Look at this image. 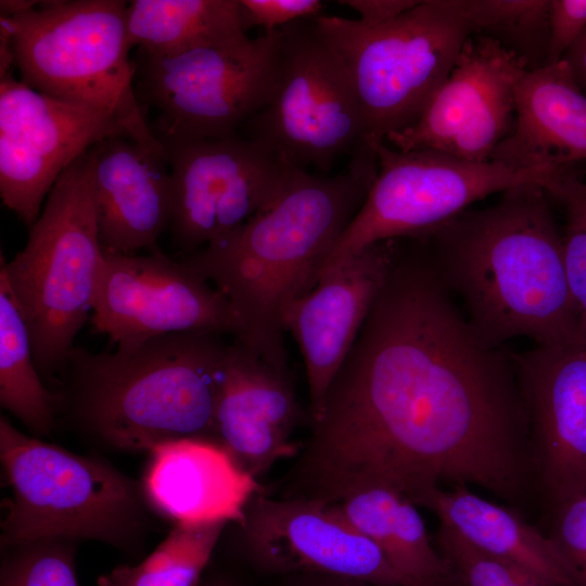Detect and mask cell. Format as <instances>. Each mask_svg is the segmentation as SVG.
I'll return each instance as SVG.
<instances>
[{"instance_id":"6da1fadb","label":"cell","mask_w":586,"mask_h":586,"mask_svg":"<svg viewBox=\"0 0 586 586\" xmlns=\"http://www.w3.org/2000/svg\"><path fill=\"white\" fill-rule=\"evenodd\" d=\"M310 426L286 497L329 505L385 485L411 500L451 482L518 504L534 476L512 354L474 332L416 239L397 241Z\"/></svg>"},{"instance_id":"7a4b0ae2","label":"cell","mask_w":586,"mask_h":586,"mask_svg":"<svg viewBox=\"0 0 586 586\" xmlns=\"http://www.w3.org/2000/svg\"><path fill=\"white\" fill-rule=\"evenodd\" d=\"M551 201L543 186L514 187L419 239L471 328L492 346L520 336L548 345L578 331Z\"/></svg>"},{"instance_id":"3957f363","label":"cell","mask_w":586,"mask_h":586,"mask_svg":"<svg viewBox=\"0 0 586 586\" xmlns=\"http://www.w3.org/2000/svg\"><path fill=\"white\" fill-rule=\"evenodd\" d=\"M377 173L370 146L358 149L335 176L296 168L278 196L245 225L180 259L229 300L242 324L238 341L268 362L288 369L284 316L317 284Z\"/></svg>"},{"instance_id":"277c9868","label":"cell","mask_w":586,"mask_h":586,"mask_svg":"<svg viewBox=\"0 0 586 586\" xmlns=\"http://www.w3.org/2000/svg\"><path fill=\"white\" fill-rule=\"evenodd\" d=\"M213 332L169 333L131 348L73 347L56 393L58 415L115 451H150L179 438L215 441L229 344Z\"/></svg>"},{"instance_id":"5b68a950","label":"cell","mask_w":586,"mask_h":586,"mask_svg":"<svg viewBox=\"0 0 586 586\" xmlns=\"http://www.w3.org/2000/svg\"><path fill=\"white\" fill-rule=\"evenodd\" d=\"M5 499L1 548L44 539L98 540L123 551L142 544L151 524L141 483L107 460L81 456L0 418Z\"/></svg>"},{"instance_id":"8992f818","label":"cell","mask_w":586,"mask_h":586,"mask_svg":"<svg viewBox=\"0 0 586 586\" xmlns=\"http://www.w3.org/2000/svg\"><path fill=\"white\" fill-rule=\"evenodd\" d=\"M123 0L42 1L0 15L12 38L21 80L50 97L114 117L130 138L164 148L146 123L135 91L136 63Z\"/></svg>"},{"instance_id":"52a82bcc","label":"cell","mask_w":586,"mask_h":586,"mask_svg":"<svg viewBox=\"0 0 586 586\" xmlns=\"http://www.w3.org/2000/svg\"><path fill=\"white\" fill-rule=\"evenodd\" d=\"M86 153L56 180L26 245L0 271L26 322L37 369L50 380L63 373L92 310L102 257Z\"/></svg>"},{"instance_id":"ba28073f","label":"cell","mask_w":586,"mask_h":586,"mask_svg":"<svg viewBox=\"0 0 586 586\" xmlns=\"http://www.w3.org/2000/svg\"><path fill=\"white\" fill-rule=\"evenodd\" d=\"M316 21L355 90L366 142L411 126L473 35L468 0L419 1L380 26L326 14Z\"/></svg>"},{"instance_id":"9c48e42d","label":"cell","mask_w":586,"mask_h":586,"mask_svg":"<svg viewBox=\"0 0 586 586\" xmlns=\"http://www.w3.org/2000/svg\"><path fill=\"white\" fill-rule=\"evenodd\" d=\"M367 143L377 156V176L332 247L319 278L370 245L423 238L479 200L528 183L546 188L564 171L548 167L514 169L493 161L468 162L429 149L404 152L384 140Z\"/></svg>"},{"instance_id":"30bf717a","label":"cell","mask_w":586,"mask_h":586,"mask_svg":"<svg viewBox=\"0 0 586 586\" xmlns=\"http://www.w3.org/2000/svg\"><path fill=\"white\" fill-rule=\"evenodd\" d=\"M280 29L166 55L142 53L141 93L157 113V137L221 139L272 99Z\"/></svg>"},{"instance_id":"8fae6325","label":"cell","mask_w":586,"mask_h":586,"mask_svg":"<svg viewBox=\"0 0 586 586\" xmlns=\"http://www.w3.org/2000/svg\"><path fill=\"white\" fill-rule=\"evenodd\" d=\"M316 18L280 28L277 89L242 130L291 167L328 171L366 143V128L347 72Z\"/></svg>"},{"instance_id":"7c38bea8","label":"cell","mask_w":586,"mask_h":586,"mask_svg":"<svg viewBox=\"0 0 586 586\" xmlns=\"http://www.w3.org/2000/svg\"><path fill=\"white\" fill-rule=\"evenodd\" d=\"M158 139L170 169L169 230L184 255L245 225L278 196L296 169L269 145L244 136Z\"/></svg>"},{"instance_id":"4fadbf2b","label":"cell","mask_w":586,"mask_h":586,"mask_svg":"<svg viewBox=\"0 0 586 586\" xmlns=\"http://www.w3.org/2000/svg\"><path fill=\"white\" fill-rule=\"evenodd\" d=\"M90 323L93 333L107 335L117 348L169 333L242 336L229 300L194 269L157 249L139 256L102 249Z\"/></svg>"},{"instance_id":"5bb4252c","label":"cell","mask_w":586,"mask_h":586,"mask_svg":"<svg viewBox=\"0 0 586 586\" xmlns=\"http://www.w3.org/2000/svg\"><path fill=\"white\" fill-rule=\"evenodd\" d=\"M130 138L111 115L0 78V196L29 228L60 176L97 143Z\"/></svg>"},{"instance_id":"9a60e30c","label":"cell","mask_w":586,"mask_h":586,"mask_svg":"<svg viewBox=\"0 0 586 586\" xmlns=\"http://www.w3.org/2000/svg\"><path fill=\"white\" fill-rule=\"evenodd\" d=\"M527 71L524 61L497 41L472 35L420 117L384 141L404 152L429 149L468 162H489L513 130L515 89Z\"/></svg>"},{"instance_id":"2e32d148","label":"cell","mask_w":586,"mask_h":586,"mask_svg":"<svg viewBox=\"0 0 586 586\" xmlns=\"http://www.w3.org/2000/svg\"><path fill=\"white\" fill-rule=\"evenodd\" d=\"M245 555L258 566L304 571L373 586H408L370 539L326 504L272 497L262 491L234 525Z\"/></svg>"},{"instance_id":"e0dca14e","label":"cell","mask_w":586,"mask_h":586,"mask_svg":"<svg viewBox=\"0 0 586 586\" xmlns=\"http://www.w3.org/2000/svg\"><path fill=\"white\" fill-rule=\"evenodd\" d=\"M537 485L555 507L586 492V335L512 354Z\"/></svg>"},{"instance_id":"ac0fdd59","label":"cell","mask_w":586,"mask_h":586,"mask_svg":"<svg viewBox=\"0 0 586 586\" xmlns=\"http://www.w3.org/2000/svg\"><path fill=\"white\" fill-rule=\"evenodd\" d=\"M397 240L370 245L322 275L284 316L306 368L310 425L385 281Z\"/></svg>"},{"instance_id":"d6986e66","label":"cell","mask_w":586,"mask_h":586,"mask_svg":"<svg viewBox=\"0 0 586 586\" xmlns=\"http://www.w3.org/2000/svg\"><path fill=\"white\" fill-rule=\"evenodd\" d=\"M303 418L288 369L238 340L230 343L214 438L237 464L258 480L279 460L295 458L302 445L292 434Z\"/></svg>"},{"instance_id":"ffe728a7","label":"cell","mask_w":586,"mask_h":586,"mask_svg":"<svg viewBox=\"0 0 586 586\" xmlns=\"http://www.w3.org/2000/svg\"><path fill=\"white\" fill-rule=\"evenodd\" d=\"M86 155L102 249L122 254L156 249L171 219L165 148L113 137L93 145Z\"/></svg>"},{"instance_id":"44dd1931","label":"cell","mask_w":586,"mask_h":586,"mask_svg":"<svg viewBox=\"0 0 586 586\" xmlns=\"http://www.w3.org/2000/svg\"><path fill=\"white\" fill-rule=\"evenodd\" d=\"M141 486L153 511L188 525H240L251 499L265 489L217 442L192 437L151 448Z\"/></svg>"},{"instance_id":"7402d4cb","label":"cell","mask_w":586,"mask_h":586,"mask_svg":"<svg viewBox=\"0 0 586 586\" xmlns=\"http://www.w3.org/2000/svg\"><path fill=\"white\" fill-rule=\"evenodd\" d=\"M491 161L514 169H565L586 161V94L564 60L520 79L513 130Z\"/></svg>"},{"instance_id":"603a6c76","label":"cell","mask_w":586,"mask_h":586,"mask_svg":"<svg viewBox=\"0 0 586 586\" xmlns=\"http://www.w3.org/2000/svg\"><path fill=\"white\" fill-rule=\"evenodd\" d=\"M411 501L435 513L441 524L476 549L526 571L545 585L578 586L550 537L518 512L477 496L467 485H455L448 491L434 486Z\"/></svg>"},{"instance_id":"cb8c5ba5","label":"cell","mask_w":586,"mask_h":586,"mask_svg":"<svg viewBox=\"0 0 586 586\" xmlns=\"http://www.w3.org/2000/svg\"><path fill=\"white\" fill-rule=\"evenodd\" d=\"M328 506L377 545L408 586H459L451 566L431 543L417 506L402 493L374 485Z\"/></svg>"},{"instance_id":"d4e9b609","label":"cell","mask_w":586,"mask_h":586,"mask_svg":"<svg viewBox=\"0 0 586 586\" xmlns=\"http://www.w3.org/2000/svg\"><path fill=\"white\" fill-rule=\"evenodd\" d=\"M127 33L131 47L148 55L174 54L246 36L239 0H131L127 3Z\"/></svg>"},{"instance_id":"484cf974","label":"cell","mask_w":586,"mask_h":586,"mask_svg":"<svg viewBox=\"0 0 586 586\" xmlns=\"http://www.w3.org/2000/svg\"><path fill=\"white\" fill-rule=\"evenodd\" d=\"M0 404L35 437L50 436L59 398L37 369L26 322L0 273Z\"/></svg>"},{"instance_id":"4316f807","label":"cell","mask_w":586,"mask_h":586,"mask_svg":"<svg viewBox=\"0 0 586 586\" xmlns=\"http://www.w3.org/2000/svg\"><path fill=\"white\" fill-rule=\"evenodd\" d=\"M227 523L175 524L167 537L135 565L99 576L98 586H200L201 575Z\"/></svg>"},{"instance_id":"83f0119b","label":"cell","mask_w":586,"mask_h":586,"mask_svg":"<svg viewBox=\"0 0 586 586\" xmlns=\"http://www.w3.org/2000/svg\"><path fill=\"white\" fill-rule=\"evenodd\" d=\"M549 0H468L473 35L497 41L533 71L546 65Z\"/></svg>"},{"instance_id":"f1b7e54d","label":"cell","mask_w":586,"mask_h":586,"mask_svg":"<svg viewBox=\"0 0 586 586\" xmlns=\"http://www.w3.org/2000/svg\"><path fill=\"white\" fill-rule=\"evenodd\" d=\"M545 189L565 212L562 233L565 269L577 310L578 332L586 335V179L571 168Z\"/></svg>"},{"instance_id":"f546056e","label":"cell","mask_w":586,"mask_h":586,"mask_svg":"<svg viewBox=\"0 0 586 586\" xmlns=\"http://www.w3.org/2000/svg\"><path fill=\"white\" fill-rule=\"evenodd\" d=\"M0 586H78L75 542L44 539L4 548Z\"/></svg>"},{"instance_id":"4dcf8cb0","label":"cell","mask_w":586,"mask_h":586,"mask_svg":"<svg viewBox=\"0 0 586 586\" xmlns=\"http://www.w3.org/2000/svg\"><path fill=\"white\" fill-rule=\"evenodd\" d=\"M436 544L459 586H547L526 571L476 549L447 525H440Z\"/></svg>"},{"instance_id":"1f68e13d","label":"cell","mask_w":586,"mask_h":586,"mask_svg":"<svg viewBox=\"0 0 586 586\" xmlns=\"http://www.w3.org/2000/svg\"><path fill=\"white\" fill-rule=\"evenodd\" d=\"M553 508L549 537L569 564L578 586H586V492Z\"/></svg>"},{"instance_id":"d6a6232c","label":"cell","mask_w":586,"mask_h":586,"mask_svg":"<svg viewBox=\"0 0 586 586\" xmlns=\"http://www.w3.org/2000/svg\"><path fill=\"white\" fill-rule=\"evenodd\" d=\"M322 9L319 0H239L245 33L254 27L272 31L296 21L316 18L322 14Z\"/></svg>"},{"instance_id":"836d02e7","label":"cell","mask_w":586,"mask_h":586,"mask_svg":"<svg viewBox=\"0 0 586 586\" xmlns=\"http://www.w3.org/2000/svg\"><path fill=\"white\" fill-rule=\"evenodd\" d=\"M546 65L563 60L586 29V0H549Z\"/></svg>"},{"instance_id":"e575fe53","label":"cell","mask_w":586,"mask_h":586,"mask_svg":"<svg viewBox=\"0 0 586 586\" xmlns=\"http://www.w3.org/2000/svg\"><path fill=\"white\" fill-rule=\"evenodd\" d=\"M359 14V21L367 26L386 24L419 3L417 0H344L337 1Z\"/></svg>"},{"instance_id":"d590c367","label":"cell","mask_w":586,"mask_h":586,"mask_svg":"<svg viewBox=\"0 0 586 586\" xmlns=\"http://www.w3.org/2000/svg\"><path fill=\"white\" fill-rule=\"evenodd\" d=\"M563 60L568 63L577 85L586 94V29L568 50Z\"/></svg>"},{"instance_id":"8d00e7d4","label":"cell","mask_w":586,"mask_h":586,"mask_svg":"<svg viewBox=\"0 0 586 586\" xmlns=\"http://www.w3.org/2000/svg\"><path fill=\"white\" fill-rule=\"evenodd\" d=\"M327 586H373V585L359 582V581H354V579L339 578V583L330 584Z\"/></svg>"},{"instance_id":"74e56055","label":"cell","mask_w":586,"mask_h":586,"mask_svg":"<svg viewBox=\"0 0 586 586\" xmlns=\"http://www.w3.org/2000/svg\"><path fill=\"white\" fill-rule=\"evenodd\" d=\"M200 586H232V585L224 581H209L206 583H201Z\"/></svg>"}]
</instances>
